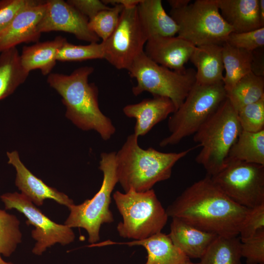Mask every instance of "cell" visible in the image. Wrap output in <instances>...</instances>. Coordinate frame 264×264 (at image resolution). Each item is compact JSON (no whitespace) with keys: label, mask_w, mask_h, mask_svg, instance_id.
I'll list each match as a JSON object with an SVG mask.
<instances>
[{"label":"cell","mask_w":264,"mask_h":264,"mask_svg":"<svg viewBox=\"0 0 264 264\" xmlns=\"http://www.w3.org/2000/svg\"><path fill=\"white\" fill-rule=\"evenodd\" d=\"M249 209L231 200L207 175L188 187L166 211L168 217L204 231L236 237Z\"/></svg>","instance_id":"6da1fadb"},{"label":"cell","mask_w":264,"mask_h":264,"mask_svg":"<svg viewBox=\"0 0 264 264\" xmlns=\"http://www.w3.org/2000/svg\"><path fill=\"white\" fill-rule=\"evenodd\" d=\"M93 71V67L85 66L69 75L51 73L47 82L62 96L66 108V116L82 130L96 131L106 141L116 129L110 119L100 109L97 86L88 82Z\"/></svg>","instance_id":"7a4b0ae2"},{"label":"cell","mask_w":264,"mask_h":264,"mask_svg":"<svg viewBox=\"0 0 264 264\" xmlns=\"http://www.w3.org/2000/svg\"><path fill=\"white\" fill-rule=\"evenodd\" d=\"M133 133L129 135L115 153L118 182L124 191L145 192L157 182L168 179L176 163L197 145L178 153H163L152 147L143 149L139 146Z\"/></svg>","instance_id":"3957f363"},{"label":"cell","mask_w":264,"mask_h":264,"mask_svg":"<svg viewBox=\"0 0 264 264\" xmlns=\"http://www.w3.org/2000/svg\"><path fill=\"white\" fill-rule=\"evenodd\" d=\"M241 131L237 111L226 98L194 134V141L201 148L195 160L207 176H212L222 168Z\"/></svg>","instance_id":"277c9868"},{"label":"cell","mask_w":264,"mask_h":264,"mask_svg":"<svg viewBox=\"0 0 264 264\" xmlns=\"http://www.w3.org/2000/svg\"><path fill=\"white\" fill-rule=\"evenodd\" d=\"M113 198L123 220L117 226L124 238L140 240L161 232L168 216L154 190H130L113 194Z\"/></svg>","instance_id":"5b68a950"},{"label":"cell","mask_w":264,"mask_h":264,"mask_svg":"<svg viewBox=\"0 0 264 264\" xmlns=\"http://www.w3.org/2000/svg\"><path fill=\"white\" fill-rule=\"evenodd\" d=\"M226 99L223 82L195 83L181 105L169 117L168 127L170 134L160 142L159 146L176 145L194 134Z\"/></svg>","instance_id":"8992f818"},{"label":"cell","mask_w":264,"mask_h":264,"mask_svg":"<svg viewBox=\"0 0 264 264\" xmlns=\"http://www.w3.org/2000/svg\"><path fill=\"white\" fill-rule=\"evenodd\" d=\"M115 153H102L100 155L99 168L103 173V178L96 194L80 204H73L68 207L70 213L64 224L71 228L85 229L88 234V241L91 244L99 241L101 225L114 221L110 205L111 194L118 182Z\"/></svg>","instance_id":"52a82bcc"},{"label":"cell","mask_w":264,"mask_h":264,"mask_svg":"<svg viewBox=\"0 0 264 264\" xmlns=\"http://www.w3.org/2000/svg\"><path fill=\"white\" fill-rule=\"evenodd\" d=\"M127 70L137 84L132 88L136 96L148 92L153 96L169 98L176 110L181 105L196 83V71L186 69L178 72L151 60L143 51L133 61Z\"/></svg>","instance_id":"ba28073f"},{"label":"cell","mask_w":264,"mask_h":264,"mask_svg":"<svg viewBox=\"0 0 264 264\" xmlns=\"http://www.w3.org/2000/svg\"><path fill=\"white\" fill-rule=\"evenodd\" d=\"M170 16L178 27L177 37L195 46L222 45L233 28L220 15L216 0H196Z\"/></svg>","instance_id":"9c48e42d"},{"label":"cell","mask_w":264,"mask_h":264,"mask_svg":"<svg viewBox=\"0 0 264 264\" xmlns=\"http://www.w3.org/2000/svg\"><path fill=\"white\" fill-rule=\"evenodd\" d=\"M210 177L241 206L250 209L264 204V165L226 159L222 168Z\"/></svg>","instance_id":"30bf717a"},{"label":"cell","mask_w":264,"mask_h":264,"mask_svg":"<svg viewBox=\"0 0 264 264\" xmlns=\"http://www.w3.org/2000/svg\"><path fill=\"white\" fill-rule=\"evenodd\" d=\"M136 6L124 8L116 28L102 42L104 59L118 69L127 70L144 51L148 40L140 22Z\"/></svg>","instance_id":"8fae6325"},{"label":"cell","mask_w":264,"mask_h":264,"mask_svg":"<svg viewBox=\"0 0 264 264\" xmlns=\"http://www.w3.org/2000/svg\"><path fill=\"white\" fill-rule=\"evenodd\" d=\"M0 198L6 209L17 210L27 218V224L35 227L31 232L32 238L36 241L32 249L34 254L41 255L56 243L66 245L74 241L71 228L52 221L22 193H7L1 195Z\"/></svg>","instance_id":"7c38bea8"},{"label":"cell","mask_w":264,"mask_h":264,"mask_svg":"<svg viewBox=\"0 0 264 264\" xmlns=\"http://www.w3.org/2000/svg\"><path fill=\"white\" fill-rule=\"evenodd\" d=\"M40 33L64 31L82 41L98 43L100 39L89 28L88 19L63 0H46L45 13L38 25Z\"/></svg>","instance_id":"4fadbf2b"},{"label":"cell","mask_w":264,"mask_h":264,"mask_svg":"<svg viewBox=\"0 0 264 264\" xmlns=\"http://www.w3.org/2000/svg\"><path fill=\"white\" fill-rule=\"evenodd\" d=\"M46 8V0L27 7L0 32V53L21 43L38 42L41 35L38 25Z\"/></svg>","instance_id":"5bb4252c"},{"label":"cell","mask_w":264,"mask_h":264,"mask_svg":"<svg viewBox=\"0 0 264 264\" xmlns=\"http://www.w3.org/2000/svg\"><path fill=\"white\" fill-rule=\"evenodd\" d=\"M144 53L155 63L178 72H183L196 46L176 36H154L145 44Z\"/></svg>","instance_id":"9a60e30c"},{"label":"cell","mask_w":264,"mask_h":264,"mask_svg":"<svg viewBox=\"0 0 264 264\" xmlns=\"http://www.w3.org/2000/svg\"><path fill=\"white\" fill-rule=\"evenodd\" d=\"M7 156L8 164L12 165L16 171V186L34 204L41 206L46 199H53L67 208L74 204L66 195L47 185L35 176L21 161L18 152H7Z\"/></svg>","instance_id":"2e32d148"},{"label":"cell","mask_w":264,"mask_h":264,"mask_svg":"<svg viewBox=\"0 0 264 264\" xmlns=\"http://www.w3.org/2000/svg\"><path fill=\"white\" fill-rule=\"evenodd\" d=\"M176 110L173 102L162 96L145 99L138 103L127 105L123 109L127 117L135 119L133 133L137 137L144 136Z\"/></svg>","instance_id":"e0dca14e"},{"label":"cell","mask_w":264,"mask_h":264,"mask_svg":"<svg viewBox=\"0 0 264 264\" xmlns=\"http://www.w3.org/2000/svg\"><path fill=\"white\" fill-rule=\"evenodd\" d=\"M221 16L234 32H245L264 27L259 0H216Z\"/></svg>","instance_id":"ac0fdd59"},{"label":"cell","mask_w":264,"mask_h":264,"mask_svg":"<svg viewBox=\"0 0 264 264\" xmlns=\"http://www.w3.org/2000/svg\"><path fill=\"white\" fill-rule=\"evenodd\" d=\"M139 245L144 247L148 254L145 264H180L189 260L180 250L174 245L169 235L158 233L148 238L129 242H116L108 241L97 243L96 246L111 244Z\"/></svg>","instance_id":"d6986e66"},{"label":"cell","mask_w":264,"mask_h":264,"mask_svg":"<svg viewBox=\"0 0 264 264\" xmlns=\"http://www.w3.org/2000/svg\"><path fill=\"white\" fill-rule=\"evenodd\" d=\"M169 235L174 245L185 255L195 259H200L217 237L176 218H172Z\"/></svg>","instance_id":"ffe728a7"},{"label":"cell","mask_w":264,"mask_h":264,"mask_svg":"<svg viewBox=\"0 0 264 264\" xmlns=\"http://www.w3.org/2000/svg\"><path fill=\"white\" fill-rule=\"evenodd\" d=\"M138 18L148 39L154 36L173 37L178 27L163 8L161 0H141L136 6Z\"/></svg>","instance_id":"44dd1931"},{"label":"cell","mask_w":264,"mask_h":264,"mask_svg":"<svg viewBox=\"0 0 264 264\" xmlns=\"http://www.w3.org/2000/svg\"><path fill=\"white\" fill-rule=\"evenodd\" d=\"M222 45L196 46L190 60L196 67V83L201 85L223 82L224 70Z\"/></svg>","instance_id":"7402d4cb"},{"label":"cell","mask_w":264,"mask_h":264,"mask_svg":"<svg viewBox=\"0 0 264 264\" xmlns=\"http://www.w3.org/2000/svg\"><path fill=\"white\" fill-rule=\"evenodd\" d=\"M66 41V38L59 36L51 41L24 46L20 54L22 67L28 72L39 69L43 75H48L56 65L59 49Z\"/></svg>","instance_id":"603a6c76"},{"label":"cell","mask_w":264,"mask_h":264,"mask_svg":"<svg viewBox=\"0 0 264 264\" xmlns=\"http://www.w3.org/2000/svg\"><path fill=\"white\" fill-rule=\"evenodd\" d=\"M29 72L22 67L16 47L0 53V100L12 94L26 80Z\"/></svg>","instance_id":"cb8c5ba5"},{"label":"cell","mask_w":264,"mask_h":264,"mask_svg":"<svg viewBox=\"0 0 264 264\" xmlns=\"http://www.w3.org/2000/svg\"><path fill=\"white\" fill-rule=\"evenodd\" d=\"M224 69L223 84L226 92L242 78L251 72L252 52L237 48L225 43L222 45Z\"/></svg>","instance_id":"d4e9b609"},{"label":"cell","mask_w":264,"mask_h":264,"mask_svg":"<svg viewBox=\"0 0 264 264\" xmlns=\"http://www.w3.org/2000/svg\"><path fill=\"white\" fill-rule=\"evenodd\" d=\"M226 159L264 165V130L256 132L242 130Z\"/></svg>","instance_id":"484cf974"},{"label":"cell","mask_w":264,"mask_h":264,"mask_svg":"<svg viewBox=\"0 0 264 264\" xmlns=\"http://www.w3.org/2000/svg\"><path fill=\"white\" fill-rule=\"evenodd\" d=\"M241 241L236 237L217 236L200 258V264H242Z\"/></svg>","instance_id":"4316f807"},{"label":"cell","mask_w":264,"mask_h":264,"mask_svg":"<svg viewBox=\"0 0 264 264\" xmlns=\"http://www.w3.org/2000/svg\"><path fill=\"white\" fill-rule=\"evenodd\" d=\"M264 97V77L250 72L226 92V98L237 111Z\"/></svg>","instance_id":"83f0119b"},{"label":"cell","mask_w":264,"mask_h":264,"mask_svg":"<svg viewBox=\"0 0 264 264\" xmlns=\"http://www.w3.org/2000/svg\"><path fill=\"white\" fill-rule=\"evenodd\" d=\"M20 221L14 215L0 209V254L9 257L22 242Z\"/></svg>","instance_id":"f1b7e54d"},{"label":"cell","mask_w":264,"mask_h":264,"mask_svg":"<svg viewBox=\"0 0 264 264\" xmlns=\"http://www.w3.org/2000/svg\"><path fill=\"white\" fill-rule=\"evenodd\" d=\"M104 59L102 43H91L88 45H76L66 40L59 49L57 61L61 62L82 61Z\"/></svg>","instance_id":"f546056e"},{"label":"cell","mask_w":264,"mask_h":264,"mask_svg":"<svg viewBox=\"0 0 264 264\" xmlns=\"http://www.w3.org/2000/svg\"><path fill=\"white\" fill-rule=\"evenodd\" d=\"M123 9L121 5H114L88 20L89 28L102 42L105 41L116 28Z\"/></svg>","instance_id":"4dcf8cb0"},{"label":"cell","mask_w":264,"mask_h":264,"mask_svg":"<svg viewBox=\"0 0 264 264\" xmlns=\"http://www.w3.org/2000/svg\"><path fill=\"white\" fill-rule=\"evenodd\" d=\"M242 130L256 132L264 130V97L237 111Z\"/></svg>","instance_id":"1f68e13d"},{"label":"cell","mask_w":264,"mask_h":264,"mask_svg":"<svg viewBox=\"0 0 264 264\" xmlns=\"http://www.w3.org/2000/svg\"><path fill=\"white\" fill-rule=\"evenodd\" d=\"M226 43L251 52L264 46V27L250 31L233 32L228 36Z\"/></svg>","instance_id":"d6a6232c"},{"label":"cell","mask_w":264,"mask_h":264,"mask_svg":"<svg viewBox=\"0 0 264 264\" xmlns=\"http://www.w3.org/2000/svg\"><path fill=\"white\" fill-rule=\"evenodd\" d=\"M241 242L242 257L247 264H264V230Z\"/></svg>","instance_id":"836d02e7"},{"label":"cell","mask_w":264,"mask_h":264,"mask_svg":"<svg viewBox=\"0 0 264 264\" xmlns=\"http://www.w3.org/2000/svg\"><path fill=\"white\" fill-rule=\"evenodd\" d=\"M264 230V204L250 208L240 231V239L243 241Z\"/></svg>","instance_id":"e575fe53"},{"label":"cell","mask_w":264,"mask_h":264,"mask_svg":"<svg viewBox=\"0 0 264 264\" xmlns=\"http://www.w3.org/2000/svg\"><path fill=\"white\" fill-rule=\"evenodd\" d=\"M39 0H0V32L5 29L15 16L24 8L38 4Z\"/></svg>","instance_id":"d590c367"},{"label":"cell","mask_w":264,"mask_h":264,"mask_svg":"<svg viewBox=\"0 0 264 264\" xmlns=\"http://www.w3.org/2000/svg\"><path fill=\"white\" fill-rule=\"evenodd\" d=\"M66 1L88 20L100 12L110 7L99 0H68Z\"/></svg>","instance_id":"8d00e7d4"},{"label":"cell","mask_w":264,"mask_h":264,"mask_svg":"<svg viewBox=\"0 0 264 264\" xmlns=\"http://www.w3.org/2000/svg\"><path fill=\"white\" fill-rule=\"evenodd\" d=\"M263 47L252 51L251 72L259 76H264Z\"/></svg>","instance_id":"74e56055"},{"label":"cell","mask_w":264,"mask_h":264,"mask_svg":"<svg viewBox=\"0 0 264 264\" xmlns=\"http://www.w3.org/2000/svg\"><path fill=\"white\" fill-rule=\"evenodd\" d=\"M106 5L119 4L122 5L124 8H130L136 6L141 0H102Z\"/></svg>","instance_id":"f35d334b"},{"label":"cell","mask_w":264,"mask_h":264,"mask_svg":"<svg viewBox=\"0 0 264 264\" xmlns=\"http://www.w3.org/2000/svg\"><path fill=\"white\" fill-rule=\"evenodd\" d=\"M172 9L182 8L187 6L191 2L190 0H168L167 1Z\"/></svg>","instance_id":"ab89813d"},{"label":"cell","mask_w":264,"mask_h":264,"mask_svg":"<svg viewBox=\"0 0 264 264\" xmlns=\"http://www.w3.org/2000/svg\"><path fill=\"white\" fill-rule=\"evenodd\" d=\"M259 9L261 20L264 23V0H259Z\"/></svg>","instance_id":"60d3db41"},{"label":"cell","mask_w":264,"mask_h":264,"mask_svg":"<svg viewBox=\"0 0 264 264\" xmlns=\"http://www.w3.org/2000/svg\"><path fill=\"white\" fill-rule=\"evenodd\" d=\"M0 255H1V254H0V264H13V263H11V262H7L4 261V260L2 259V258H1V256H0Z\"/></svg>","instance_id":"b9f144b4"},{"label":"cell","mask_w":264,"mask_h":264,"mask_svg":"<svg viewBox=\"0 0 264 264\" xmlns=\"http://www.w3.org/2000/svg\"><path fill=\"white\" fill-rule=\"evenodd\" d=\"M180 264H200V263H193L192 262H191L190 260H187L182 263H181Z\"/></svg>","instance_id":"7bdbcfd3"}]
</instances>
